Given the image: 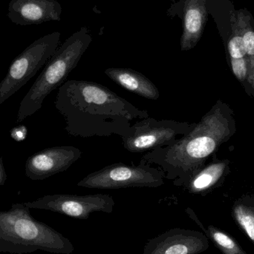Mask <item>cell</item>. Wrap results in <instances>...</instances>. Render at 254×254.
Here are the masks:
<instances>
[{
  "mask_svg": "<svg viewBox=\"0 0 254 254\" xmlns=\"http://www.w3.org/2000/svg\"><path fill=\"white\" fill-rule=\"evenodd\" d=\"M62 6L57 0H10L7 17L19 25L61 21Z\"/></svg>",
  "mask_w": 254,
  "mask_h": 254,
  "instance_id": "obj_12",
  "label": "cell"
},
{
  "mask_svg": "<svg viewBox=\"0 0 254 254\" xmlns=\"http://www.w3.org/2000/svg\"><path fill=\"white\" fill-rule=\"evenodd\" d=\"M106 75L126 90L142 98L156 101L159 98L158 87L141 73L128 68H109Z\"/></svg>",
  "mask_w": 254,
  "mask_h": 254,
  "instance_id": "obj_13",
  "label": "cell"
},
{
  "mask_svg": "<svg viewBox=\"0 0 254 254\" xmlns=\"http://www.w3.org/2000/svg\"><path fill=\"white\" fill-rule=\"evenodd\" d=\"M237 219L240 225L244 228L249 237L254 241V217L243 207H239L236 210Z\"/></svg>",
  "mask_w": 254,
  "mask_h": 254,
  "instance_id": "obj_18",
  "label": "cell"
},
{
  "mask_svg": "<svg viewBox=\"0 0 254 254\" xmlns=\"http://www.w3.org/2000/svg\"><path fill=\"white\" fill-rule=\"evenodd\" d=\"M228 50L231 58L233 73L237 80L246 88L249 77V58L241 31L239 29L237 25V28L234 30L233 36L228 42Z\"/></svg>",
  "mask_w": 254,
  "mask_h": 254,
  "instance_id": "obj_15",
  "label": "cell"
},
{
  "mask_svg": "<svg viewBox=\"0 0 254 254\" xmlns=\"http://www.w3.org/2000/svg\"><path fill=\"white\" fill-rule=\"evenodd\" d=\"M196 124L148 117L134 122L121 136L125 149L133 153L170 146L189 133ZM181 138V137H180Z\"/></svg>",
  "mask_w": 254,
  "mask_h": 254,
  "instance_id": "obj_7",
  "label": "cell"
},
{
  "mask_svg": "<svg viewBox=\"0 0 254 254\" xmlns=\"http://www.w3.org/2000/svg\"><path fill=\"white\" fill-rule=\"evenodd\" d=\"M82 152L73 146L47 148L36 152L25 162V176L32 181H43L68 170L81 157Z\"/></svg>",
  "mask_w": 254,
  "mask_h": 254,
  "instance_id": "obj_9",
  "label": "cell"
},
{
  "mask_svg": "<svg viewBox=\"0 0 254 254\" xmlns=\"http://www.w3.org/2000/svg\"><path fill=\"white\" fill-rule=\"evenodd\" d=\"M61 36L55 31L37 39L13 60L0 83V106L45 66L59 47Z\"/></svg>",
  "mask_w": 254,
  "mask_h": 254,
  "instance_id": "obj_5",
  "label": "cell"
},
{
  "mask_svg": "<svg viewBox=\"0 0 254 254\" xmlns=\"http://www.w3.org/2000/svg\"><path fill=\"white\" fill-rule=\"evenodd\" d=\"M161 169L151 167L141 159L137 166L116 163L83 178L77 186L90 189L117 190L130 188H158L164 184Z\"/></svg>",
  "mask_w": 254,
  "mask_h": 254,
  "instance_id": "obj_6",
  "label": "cell"
},
{
  "mask_svg": "<svg viewBox=\"0 0 254 254\" xmlns=\"http://www.w3.org/2000/svg\"><path fill=\"white\" fill-rule=\"evenodd\" d=\"M209 234L216 244L224 249L228 254H240V251L236 243L228 236L220 231H216L212 228H209Z\"/></svg>",
  "mask_w": 254,
  "mask_h": 254,
  "instance_id": "obj_17",
  "label": "cell"
},
{
  "mask_svg": "<svg viewBox=\"0 0 254 254\" xmlns=\"http://www.w3.org/2000/svg\"><path fill=\"white\" fill-rule=\"evenodd\" d=\"M207 246L200 233L173 228L149 240L142 254H197L205 250Z\"/></svg>",
  "mask_w": 254,
  "mask_h": 254,
  "instance_id": "obj_11",
  "label": "cell"
},
{
  "mask_svg": "<svg viewBox=\"0 0 254 254\" xmlns=\"http://www.w3.org/2000/svg\"><path fill=\"white\" fill-rule=\"evenodd\" d=\"M237 26L241 31L249 62V77L246 86V92L254 98V29L249 15L240 11L237 16Z\"/></svg>",
  "mask_w": 254,
  "mask_h": 254,
  "instance_id": "obj_16",
  "label": "cell"
},
{
  "mask_svg": "<svg viewBox=\"0 0 254 254\" xmlns=\"http://www.w3.org/2000/svg\"><path fill=\"white\" fill-rule=\"evenodd\" d=\"M55 107L68 134L83 138L122 136L134 121L149 117L105 86L86 80H66L58 88Z\"/></svg>",
  "mask_w": 254,
  "mask_h": 254,
  "instance_id": "obj_1",
  "label": "cell"
},
{
  "mask_svg": "<svg viewBox=\"0 0 254 254\" xmlns=\"http://www.w3.org/2000/svg\"><path fill=\"white\" fill-rule=\"evenodd\" d=\"M30 209L49 210L77 219H87L95 212L111 213L114 210L113 197L107 194L70 195L55 194L24 203Z\"/></svg>",
  "mask_w": 254,
  "mask_h": 254,
  "instance_id": "obj_8",
  "label": "cell"
},
{
  "mask_svg": "<svg viewBox=\"0 0 254 254\" xmlns=\"http://www.w3.org/2000/svg\"><path fill=\"white\" fill-rule=\"evenodd\" d=\"M230 161H215L207 166L195 172L183 185L190 193L198 194L207 192L216 186L222 177L226 176L227 170H229Z\"/></svg>",
  "mask_w": 254,
  "mask_h": 254,
  "instance_id": "obj_14",
  "label": "cell"
},
{
  "mask_svg": "<svg viewBox=\"0 0 254 254\" xmlns=\"http://www.w3.org/2000/svg\"><path fill=\"white\" fill-rule=\"evenodd\" d=\"M7 181V174L3 164L2 158L0 157V187L3 186Z\"/></svg>",
  "mask_w": 254,
  "mask_h": 254,
  "instance_id": "obj_19",
  "label": "cell"
},
{
  "mask_svg": "<svg viewBox=\"0 0 254 254\" xmlns=\"http://www.w3.org/2000/svg\"><path fill=\"white\" fill-rule=\"evenodd\" d=\"M236 131L234 111L219 100L189 133L170 146L152 149L142 160L158 164L166 179L182 187Z\"/></svg>",
  "mask_w": 254,
  "mask_h": 254,
  "instance_id": "obj_2",
  "label": "cell"
},
{
  "mask_svg": "<svg viewBox=\"0 0 254 254\" xmlns=\"http://www.w3.org/2000/svg\"><path fill=\"white\" fill-rule=\"evenodd\" d=\"M92 41L86 27L71 34L55 51L19 104L16 122H22L43 107L49 94L66 81Z\"/></svg>",
  "mask_w": 254,
  "mask_h": 254,
  "instance_id": "obj_4",
  "label": "cell"
},
{
  "mask_svg": "<svg viewBox=\"0 0 254 254\" xmlns=\"http://www.w3.org/2000/svg\"><path fill=\"white\" fill-rule=\"evenodd\" d=\"M74 246L56 230L32 217L24 203L12 204L0 211V252L31 254L43 251L57 254H71Z\"/></svg>",
  "mask_w": 254,
  "mask_h": 254,
  "instance_id": "obj_3",
  "label": "cell"
},
{
  "mask_svg": "<svg viewBox=\"0 0 254 254\" xmlns=\"http://www.w3.org/2000/svg\"><path fill=\"white\" fill-rule=\"evenodd\" d=\"M167 14L182 19L181 50L186 52L193 49L201 39L207 22V0H173Z\"/></svg>",
  "mask_w": 254,
  "mask_h": 254,
  "instance_id": "obj_10",
  "label": "cell"
}]
</instances>
